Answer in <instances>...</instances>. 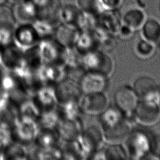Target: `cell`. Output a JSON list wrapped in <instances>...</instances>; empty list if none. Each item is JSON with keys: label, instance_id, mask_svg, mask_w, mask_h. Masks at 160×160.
Instances as JSON below:
<instances>
[{"label": "cell", "instance_id": "6da1fadb", "mask_svg": "<svg viewBox=\"0 0 160 160\" xmlns=\"http://www.w3.org/2000/svg\"><path fill=\"white\" fill-rule=\"evenodd\" d=\"M100 128L105 142L121 144L130 134L131 125L124 114L116 107L107 108L99 114Z\"/></svg>", "mask_w": 160, "mask_h": 160}, {"label": "cell", "instance_id": "7a4b0ae2", "mask_svg": "<svg viewBox=\"0 0 160 160\" xmlns=\"http://www.w3.org/2000/svg\"><path fill=\"white\" fill-rule=\"evenodd\" d=\"M104 142L100 126H90L72 142H69L77 159H90L92 154L101 149Z\"/></svg>", "mask_w": 160, "mask_h": 160}, {"label": "cell", "instance_id": "3957f363", "mask_svg": "<svg viewBox=\"0 0 160 160\" xmlns=\"http://www.w3.org/2000/svg\"><path fill=\"white\" fill-rule=\"evenodd\" d=\"M11 128L14 142L26 148L34 144L39 130L37 121L19 116Z\"/></svg>", "mask_w": 160, "mask_h": 160}, {"label": "cell", "instance_id": "277c9868", "mask_svg": "<svg viewBox=\"0 0 160 160\" xmlns=\"http://www.w3.org/2000/svg\"><path fill=\"white\" fill-rule=\"evenodd\" d=\"M81 67L85 71L98 72L108 77L114 71V64L107 53L98 49L82 54Z\"/></svg>", "mask_w": 160, "mask_h": 160}, {"label": "cell", "instance_id": "5b68a950", "mask_svg": "<svg viewBox=\"0 0 160 160\" xmlns=\"http://www.w3.org/2000/svg\"><path fill=\"white\" fill-rule=\"evenodd\" d=\"M124 142L129 159H143L151 154V139L142 131H131Z\"/></svg>", "mask_w": 160, "mask_h": 160}, {"label": "cell", "instance_id": "8992f818", "mask_svg": "<svg viewBox=\"0 0 160 160\" xmlns=\"http://www.w3.org/2000/svg\"><path fill=\"white\" fill-rule=\"evenodd\" d=\"M114 99L116 107L124 114L128 121H136L134 111L139 99L132 88L127 85L120 87L115 92Z\"/></svg>", "mask_w": 160, "mask_h": 160}, {"label": "cell", "instance_id": "52a82bcc", "mask_svg": "<svg viewBox=\"0 0 160 160\" xmlns=\"http://www.w3.org/2000/svg\"><path fill=\"white\" fill-rule=\"evenodd\" d=\"M132 89L139 100L160 105L159 86L153 78L148 76L137 78L133 83Z\"/></svg>", "mask_w": 160, "mask_h": 160}, {"label": "cell", "instance_id": "ba28073f", "mask_svg": "<svg viewBox=\"0 0 160 160\" xmlns=\"http://www.w3.org/2000/svg\"><path fill=\"white\" fill-rule=\"evenodd\" d=\"M34 72L41 85L55 86L66 77V68L60 64H42Z\"/></svg>", "mask_w": 160, "mask_h": 160}, {"label": "cell", "instance_id": "9c48e42d", "mask_svg": "<svg viewBox=\"0 0 160 160\" xmlns=\"http://www.w3.org/2000/svg\"><path fill=\"white\" fill-rule=\"evenodd\" d=\"M78 102L82 113L99 115L108 107V98L104 92L82 94Z\"/></svg>", "mask_w": 160, "mask_h": 160}, {"label": "cell", "instance_id": "30bf717a", "mask_svg": "<svg viewBox=\"0 0 160 160\" xmlns=\"http://www.w3.org/2000/svg\"><path fill=\"white\" fill-rule=\"evenodd\" d=\"M36 49L42 63L62 64L61 56L63 48L53 38L41 40L36 46Z\"/></svg>", "mask_w": 160, "mask_h": 160}, {"label": "cell", "instance_id": "8fae6325", "mask_svg": "<svg viewBox=\"0 0 160 160\" xmlns=\"http://www.w3.org/2000/svg\"><path fill=\"white\" fill-rule=\"evenodd\" d=\"M136 121L144 126H152L160 119V105L143 100H139L134 111Z\"/></svg>", "mask_w": 160, "mask_h": 160}, {"label": "cell", "instance_id": "7c38bea8", "mask_svg": "<svg viewBox=\"0 0 160 160\" xmlns=\"http://www.w3.org/2000/svg\"><path fill=\"white\" fill-rule=\"evenodd\" d=\"M11 11L14 20L18 25L31 24L38 18V8L31 0L14 2Z\"/></svg>", "mask_w": 160, "mask_h": 160}, {"label": "cell", "instance_id": "4fadbf2b", "mask_svg": "<svg viewBox=\"0 0 160 160\" xmlns=\"http://www.w3.org/2000/svg\"><path fill=\"white\" fill-rule=\"evenodd\" d=\"M39 42V39L31 24H18L16 26L13 44L26 51L35 47Z\"/></svg>", "mask_w": 160, "mask_h": 160}, {"label": "cell", "instance_id": "5bb4252c", "mask_svg": "<svg viewBox=\"0 0 160 160\" xmlns=\"http://www.w3.org/2000/svg\"><path fill=\"white\" fill-rule=\"evenodd\" d=\"M108 78L94 71H85L78 82L82 94L103 92L108 83Z\"/></svg>", "mask_w": 160, "mask_h": 160}, {"label": "cell", "instance_id": "9a60e30c", "mask_svg": "<svg viewBox=\"0 0 160 160\" xmlns=\"http://www.w3.org/2000/svg\"><path fill=\"white\" fill-rule=\"evenodd\" d=\"M54 89L58 104L71 101H78L82 94L79 82L67 77L57 83Z\"/></svg>", "mask_w": 160, "mask_h": 160}, {"label": "cell", "instance_id": "2e32d148", "mask_svg": "<svg viewBox=\"0 0 160 160\" xmlns=\"http://www.w3.org/2000/svg\"><path fill=\"white\" fill-rule=\"evenodd\" d=\"M32 97L41 112L56 109L58 105L54 86L41 85Z\"/></svg>", "mask_w": 160, "mask_h": 160}, {"label": "cell", "instance_id": "e0dca14e", "mask_svg": "<svg viewBox=\"0 0 160 160\" xmlns=\"http://www.w3.org/2000/svg\"><path fill=\"white\" fill-rule=\"evenodd\" d=\"M81 117L76 119H61L56 130L62 140L65 142L73 141L84 130Z\"/></svg>", "mask_w": 160, "mask_h": 160}, {"label": "cell", "instance_id": "ac0fdd59", "mask_svg": "<svg viewBox=\"0 0 160 160\" xmlns=\"http://www.w3.org/2000/svg\"><path fill=\"white\" fill-rule=\"evenodd\" d=\"M78 33V29L60 24L55 28L52 38L62 48L72 47Z\"/></svg>", "mask_w": 160, "mask_h": 160}, {"label": "cell", "instance_id": "d6986e66", "mask_svg": "<svg viewBox=\"0 0 160 160\" xmlns=\"http://www.w3.org/2000/svg\"><path fill=\"white\" fill-rule=\"evenodd\" d=\"M62 4L59 0H52L47 6L38 9V18L44 20L54 27L60 24L59 15Z\"/></svg>", "mask_w": 160, "mask_h": 160}, {"label": "cell", "instance_id": "ffe728a7", "mask_svg": "<svg viewBox=\"0 0 160 160\" xmlns=\"http://www.w3.org/2000/svg\"><path fill=\"white\" fill-rule=\"evenodd\" d=\"M62 142L56 129L39 128L34 144L39 148H56Z\"/></svg>", "mask_w": 160, "mask_h": 160}, {"label": "cell", "instance_id": "44dd1931", "mask_svg": "<svg viewBox=\"0 0 160 160\" xmlns=\"http://www.w3.org/2000/svg\"><path fill=\"white\" fill-rule=\"evenodd\" d=\"M19 116L30 118L37 121L41 114V110L32 97L28 96L22 98L17 103Z\"/></svg>", "mask_w": 160, "mask_h": 160}, {"label": "cell", "instance_id": "7402d4cb", "mask_svg": "<svg viewBox=\"0 0 160 160\" xmlns=\"http://www.w3.org/2000/svg\"><path fill=\"white\" fill-rule=\"evenodd\" d=\"M74 46L82 54L87 52L98 49L99 44L92 31H79Z\"/></svg>", "mask_w": 160, "mask_h": 160}, {"label": "cell", "instance_id": "603a6c76", "mask_svg": "<svg viewBox=\"0 0 160 160\" xmlns=\"http://www.w3.org/2000/svg\"><path fill=\"white\" fill-rule=\"evenodd\" d=\"M81 12V9L78 6L71 4L62 5L59 15L60 23L77 29Z\"/></svg>", "mask_w": 160, "mask_h": 160}, {"label": "cell", "instance_id": "cb8c5ba5", "mask_svg": "<svg viewBox=\"0 0 160 160\" xmlns=\"http://www.w3.org/2000/svg\"><path fill=\"white\" fill-rule=\"evenodd\" d=\"M81 57L82 54L80 53L74 46L63 48L61 62L66 69L81 68Z\"/></svg>", "mask_w": 160, "mask_h": 160}, {"label": "cell", "instance_id": "d4e9b609", "mask_svg": "<svg viewBox=\"0 0 160 160\" xmlns=\"http://www.w3.org/2000/svg\"><path fill=\"white\" fill-rule=\"evenodd\" d=\"M61 119H76L81 117L82 114L78 101H71L57 106Z\"/></svg>", "mask_w": 160, "mask_h": 160}, {"label": "cell", "instance_id": "484cf974", "mask_svg": "<svg viewBox=\"0 0 160 160\" xmlns=\"http://www.w3.org/2000/svg\"><path fill=\"white\" fill-rule=\"evenodd\" d=\"M141 32L143 39L154 44L160 41V23L156 19H148L143 23Z\"/></svg>", "mask_w": 160, "mask_h": 160}, {"label": "cell", "instance_id": "4316f807", "mask_svg": "<svg viewBox=\"0 0 160 160\" xmlns=\"http://www.w3.org/2000/svg\"><path fill=\"white\" fill-rule=\"evenodd\" d=\"M61 117L57 108L54 109L42 111L37 120L39 128L56 129Z\"/></svg>", "mask_w": 160, "mask_h": 160}, {"label": "cell", "instance_id": "83f0119b", "mask_svg": "<svg viewBox=\"0 0 160 160\" xmlns=\"http://www.w3.org/2000/svg\"><path fill=\"white\" fill-rule=\"evenodd\" d=\"M145 16L142 11L138 9H132L128 11L123 17L124 24L132 30L142 27L144 22Z\"/></svg>", "mask_w": 160, "mask_h": 160}, {"label": "cell", "instance_id": "f1b7e54d", "mask_svg": "<svg viewBox=\"0 0 160 160\" xmlns=\"http://www.w3.org/2000/svg\"><path fill=\"white\" fill-rule=\"evenodd\" d=\"M34 31H36L39 41L41 40L51 39L53 38L56 27L50 23L37 18L32 23H31Z\"/></svg>", "mask_w": 160, "mask_h": 160}, {"label": "cell", "instance_id": "f546056e", "mask_svg": "<svg viewBox=\"0 0 160 160\" xmlns=\"http://www.w3.org/2000/svg\"><path fill=\"white\" fill-rule=\"evenodd\" d=\"M5 159H28L29 155L27 148L24 146L13 142L4 151Z\"/></svg>", "mask_w": 160, "mask_h": 160}, {"label": "cell", "instance_id": "4dcf8cb0", "mask_svg": "<svg viewBox=\"0 0 160 160\" xmlns=\"http://www.w3.org/2000/svg\"><path fill=\"white\" fill-rule=\"evenodd\" d=\"M33 154L32 158L38 159H62L61 146L56 148H39L36 146Z\"/></svg>", "mask_w": 160, "mask_h": 160}, {"label": "cell", "instance_id": "1f68e13d", "mask_svg": "<svg viewBox=\"0 0 160 160\" xmlns=\"http://www.w3.org/2000/svg\"><path fill=\"white\" fill-rule=\"evenodd\" d=\"M106 159H128L126 149L121 144H111L104 149Z\"/></svg>", "mask_w": 160, "mask_h": 160}, {"label": "cell", "instance_id": "d6a6232c", "mask_svg": "<svg viewBox=\"0 0 160 160\" xmlns=\"http://www.w3.org/2000/svg\"><path fill=\"white\" fill-rule=\"evenodd\" d=\"M16 27V22L14 20L11 8L5 4L0 6V31Z\"/></svg>", "mask_w": 160, "mask_h": 160}, {"label": "cell", "instance_id": "836d02e7", "mask_svg": "<svg viewBox=\"0 0 160 160\" xmlns=\"http://www.w3.org/2000/svg\"><path fill=\"white\" fill-rule=\"evenodd\" d=\"M13 142L11 126L0 122V149L4 151Z\"/></svg>", "mask_w": 160, "mask_h": 160}, {"label": "cell", "instance_id": "e575fe53", "mask_svg": "<svg viewBox=\"0 0 160 160\" xmlns=\"http://www.w3.org/2000/svg\"><path fill=\"white\" fill-rule=\"evenodd\" d=\"M154 44L143 39L139 40L135 47V51L137 55L141 58H148L154 52Z\"/></svg>", "mask_w": 160, "mask_h": 160}, {"label": "cell", "instance_id": "d590c367", "mask_svg": "<svg viewBox=\"0 0 160 160\" xmlns=\"http://www.w3.org/2000/svg\"><path fill=\"white\" fill-rule=\"evenodd\" d=\"M78 7L82 11L98 14L101 9L100 0H78Z\"/></svg>", "mask_w": 160, "mask_h": 160}, {"label": "cell", "instance_id": "8d00e7d4", "mask_svg": "<svg viewBox=\"0 0 160 160\" xmlns=\"http://www.w3.org/2000/svg\"><path fill=\"white\" fill-rule=\"evenodd\" d=\"M151 154L155 159H160V134L151 139Z\"/></svg>", "mask_w": 160, "mask_h": 160}, {"label": "cell", "instance_id": "74e56055", "mask_svg": "<svg viewBox=\"0 0 160 160\" xmlns=\"http://www.w3.org/2000/svg\"><path fill=\"white\" fill-rule=\"evenodd\" d=\"M133 31L134 30H132L131 28H130L129 27L124 24L123 26H120L118 30V33L121 37L123 38H126L131 36Z\"/></svg>", "mask_w": 160, "mask_h": 160}, {"label": "cell", "instance_id": "f35d334b", "mask_svg": "<svg viewBox=\"0 0 160 160\" xmlns=\"http://www.w3.org/2000/svg\"><path fill=\"white\" fill-rule=\"evenodd\" d=\"M121 0H101V2L104 6L109 8H114L120 3Z\"/></svg>", "mask_w": 160, "mask_h": 160}, {"label": "cell", "instance_id": "ab89813d", "mask_svg": "<svg viewBox=\"0 0 160 160\" xmlns=\"http://www.w3.org/2000/svg\"><path fill=\"white\" fill-rule=\"evenodd\" d=\"M38 9L43 8L49 4L52 0H31Z\"/></svg>", "mask_w": 160, "mask_h": 160}, {"label": "cell", "instance_id": "60d3db41", "mask_svg": "<svg viewBox=\"0 0 160 160\" xmlns=\"http://www.w3.org/2000/svg\"><path fill=\"white\" fill-rule=\"evenodd\" d=\"M2 48L0 46V71H1L2 69H4L3 66V61H2Z\"/></svg>", "mask_w": 160, "mask_h": 160}, {"label": "cell", "instance_id": "b9f144b4", "mask_svg": "<svg viewBox=\"0 0 160 160\" xmlns=\"http://www.w3.org/2000/svg\"><path fill=\"white\" fill-rule=\"evenodd\" d=\"M1 159H5V156L4 150L0 149V160Z\"/></svg>", "mask_w": 160, "mask_h": 160}, {"label": "cell", "instance_id": "7bdbcfd3", "mask_svg": "<svg viewBox=\"0 0 160 160\" xmlns=\"http://www.w3.org/2000/svg\"><path fill=\"white\" fill-rule=\"evenodd\" d=\"M6 1H7V0H0V6L4 5Z\"/></svg>", "mask_w": 160, "mask_h": 160}, {"label": "cell", "instance_id": "ee69618b", "mask_svg": "<svg viewBox=\"0 0 160 160\" xmlns=\"http://www.w3.org/2000/svg\"><path fill=\"white\" fill-rule=\"evenodd\" d=\"M11 1H13L14 2H16V1H21V0H11Z\"/></svg>", "mask_w": 160, "mask_h": 160}, {"label": "cell", "instance_id": "f6af8a7d", "mask_svg": "<svg viewBox=\"0 0 160 160\" xmlns=\"http://www.w3.org/2000/svg\"><path fill=\"white\" fill-rule=\"evenodd\" d=\"M159 89H160V86H159Z\"/></svg>", "mask_w": 160, "mask_h": 160}]
</instances>
